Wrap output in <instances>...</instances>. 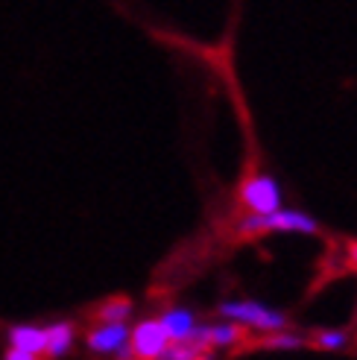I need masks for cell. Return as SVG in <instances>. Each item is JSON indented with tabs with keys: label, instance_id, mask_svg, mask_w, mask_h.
Returning <instances> with one entry per match:
<instances>
[{
	"label": "cell",
	"instance_id": "cell-4",
	"mask_svg": "<svg viewBox=\"0 0 357 360\" xmlns=\"http://www.w3.org/2000/svg\"><path fill=\"white\" fill-rule=\"evenodd\" d=\"M85 346L91 349L94 354H117L132 357V346H129V326L126 322H103L94 331H88Z\"/></svg>",
	"mask_w": 357,
	"mask_h": 360
},
{
	"label": "cell",
	"instance_id": "cell-14",
	"mask_svg": "<svg viewBox=\"0 0 357 360\" xmlns=\"http://www.w3.org/2000/svg\"><path fill=\"white\" fill-rule=\"evenodd\" d=\"M4 360H39V354H30V352H21V349H9Z\"/></svg>",
	"mask_w": 357,
	"mask_h": 360
},
{
	"label": "cell",
	"instance_id": "cell-16",
	"mask_svg": "<svg viewBox=\"0 0 357 360\" xmlns=\"http://www.w3.org/2000/svg\"><path fill=\"white\" fill-rule=\"evenodd\" d=\"M193 360H211V357H205V354H200V357H193Z\"/></svg>",
	"mask_w": 357,
	"mask_h": 360
},
{
	"label": "cell",
	"instance_id": "cell-17",
	"mask_svg": "<svg viewBox=\"0 0 357 360\" xmlns=\"http://www.w3.org/2000/svg\"><path fill=\"white\" fill-rule=\"evenodd\" d=\"M123 360H138V357H123Z\"/></svg>",
	"mask_w": 357,
	"mask_h": 360
},
{
	"label": "cell",
	"instance_id": "cell-12",
	"mask_svg": "<svg viewBox=\"0 0 357 360\" xmlns=\"http://www.w3.org/2000/svg\"><path fill=\"white\" fill-rule=\"evenodd\" d=\"M313 343H316L319 349H325V352H340V349H346V346H349V334H346V331H340V328L319 331V334L313 337Z\"/></svg>",
	"mask_w": 357,
	"mask_h": 360
},
{
	"label": "cell",
	"instance_id": "cell-6",
	"mask_svg": "<svg viewBox=\"0 0 357 360\" xmlns=\"http://www.w3.org/2000/svg\"><path fill=\"white\" fill-rule=\"evenodd\" d=\"M240 337H243V331L238 322L223 319V322H214V326H196L190 340L200 343L202 349H228V346L240 343Z\"/></svg>",
	"mask_w": 357,
	"mask_h": 360
},
{
	"label": "cell",
	"instance_id": "cell-7",
	"mask_svg": "<svg viewBox=\"0 0 357 360\" xmlns=\"http://www.w3.org/2000/svg\"><path fill=\"white\" fill-rule=\"evenodd\" d=\"M158 322H162V328L167 331L170 343H185V340L193 337L196 331V314L190 308H167L162 316H158Z\"/></svg>",
	"mask_w": 357,
	"mask_h": 360
},
{
	"label": "cell",
	"instance_id": "cell-9",
	"mask_svg": "<svg viewBox=\"0 0 357 360\" xmlns=\"http://www.w3.org/2000/svg\"><path fill=\"white\" fill-rule=\"evenodd\" d=\"M47 334V346L44 352L53 357V360H59L70 352V346H74V326L70 322H53V326L44 328Z\"/></svg>",
	"mask_w": 357,
	"mask_h": 360
},
{
	"label": "cell",
	"instance_id": "cell-8",
	"mask_svg": "<svg viewBox=\"0 0 357 360\" xmlns=\"http://www.w3.org/2000/svg\"><path fill=\"white\" fill-rule=\"evenodd\" d=\"M9 343H12V349H21V352H30V354H41L44 346H47V334L39 326H15L9 331Z\"/></svg>",
	"mask_w": 357,
	"mask_h": 360
},
{
	"label": "cell",
	"instance_id": "cell-5",
	"mask_svg": "<svg viewBox=\"0 0 357 360\" xmlns=\"http://www.w3.org/2000/svg\"><path fill=\"white\" fill-rule=\"evenodd\" d=\"M129 346L138 360H158L162 352L170 346V337L158 319H144L129 331Z\"/></svg>",
	"mask_w": 357,
	"mask_h": 360
},
{
	"label": "cell",
	"instance_id": "cell-10",
	"mask_svg": "<svg viewBox=\"0 0 357 360\" xmlns=\"http://www.w3.org/2000/svg\"><path fill=\"white\" fill-rule=\"evenodd\" d=\"M100 322H126L132 316V302L129 299H109L97 311Z\"/></svg>",
	"mask_w": 357,
	"mask_h": 360
},
{
	"label": "cell",
	"instance_id": "cell-2",
	"mask_svg": "<svg viewBox=\"0 0 357 360\" xmlns=\"http://www.w3.org/2000/svg\"><path fill=\"white\" fill-rule=\"evenodd\" d=\"M238 231L246 238L264 235V231H293V235H316L319 223L308 211L299 208H278L273 214H246L238 223Z\"/></svg>",
	"mask_w": 357,
	"mask_h": 360
},
{
	"label": "cell",
	"instance_id": "cell-13",
	"mask_svg": "<svg viewBox=\"0 0 357 360\" xmlns=\"http://www.w3.org/2000/svg\"><path fill=\"white\" fill-rule=\"evenodd\" d=\"M266 349H301L305 346V337L290 334V331H273V337H266Z\"/></svg>",
	"mask_w": 357,
	"mask_h": 360
},
{
	"label": "cell",
	"instance_id": "cell-3",
	"mask_svg": "<svg viewBox=\"0 0 357 360\" xmlns=\"http://www.w3.org/2000/svg\"><path fill=\"white\" fill-rule=\"evenodd\" d=\"M240 202L246 205L249 214H273L284 208V191L278 179L270 173H255L249 176L240 188Z\"/></svg>",
	"mask_w": 357,
	"mask_h": 360
},
{
	"label": "cell",
	"instance_id": "cell-1",
	"mask_svg": "<svg viewBox=\"0 0 357 360\" xmlns=\"http://www.w3.org/2000/svg\"><path fill=\"white\" fill-rule=\"evenodd\" d=\"M217 314L228 322H238L240 328H255V331H270V334L287 328V314H281L258 299H226L220 302Z\"/></svg>",
	"mask_w": 357,
	"mask_h": 360
},
{
	"label": "cell",
	"instance_id": "cell-15",
	"mask_svg": "<svg viewBox=\"0 0 357 360\" xmlns=\"http://www.w3.org/2000/svg\"><path fill=\"white\" fill-rule=\"evenodd\" d=\"M346 255H349V261L357 266V240H351V243L346 246Z\"/></svg>",
	"mask_w": 357,
	"mask_h": 360
},
{
	"label": "cell",
	"instance_id": "cell-11",
	"mask_svg": "<svg viewBox=\"0 0 357 360\" xmlns=\"http://www.w3.org/2000/svg\"><path fill=\"white\" fill-rule=\"evenodd\" d=\"M200 354H205V349L200 343H193V340H185V343H170L158 360H193Z\"/></svg>",
	"mask_w": 357,
	"mask_h": 360
}]
</instances>
